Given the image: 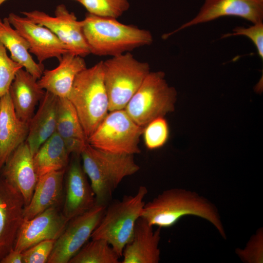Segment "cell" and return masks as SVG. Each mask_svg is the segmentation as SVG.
Returning a JSON list of instances; mask_svg holds the SVG:
<instances>
[{
    "instance_id": "9",
    "label": "cell",
    "mask_w": 263,
    "mask_h": 263,
    "mask_svg": "<svg viewBox=\"0 0 263 263\" xmlns=\"http://www.w3.org/2000/svg\"><path fill=\"white\" fill-rule=\"evenodd\" d=\"M106 207L95 206L70 219L56 240L47 263H69L91 238L104 215Z\"/></svg>"
},
{
    "instance_id": "6",
    "label": "cell",
    "mask_w": 263,
    "mask_h": 263,
    "mask_svg": "<svg viewBox=\"0 0 263 263\" xmlns=\"http://www.w3.org/2000/svg\"><path fill=\"white\" fill-rule=\"evenodd\" d=\"M103 70L109 112L124 109L150 72L148 63L130 52L103 61Z\"/></svg>"
},
{
    "instance_id": "11",
    "label": "cell",
    "mask_w": 263,
    "mask_h": 263,
    "mask_svg": "<svg viewBox=\"0 0 263 263\" xmlns=\"http://www.w3.org/2000/svg\"><path fill=\"white\" fill-rule=\"evenodd\" d=\"M62 207H50L32 219L23 220L13 249L22 253L40 242L58 239L69 221Z\"/></svg>"
},
{
    "instance_id": "12",
    "label": "cell",
    "mask_w": 263,
    "mask_h": 263,
    "mask_svg": "<svg viewBox=\"0 0 263 263\" xmlns=\"http://www.w3.org/2000/svg\"><path fill=\"white\" fill-rule=\"evenodd\" d=\"M224 16H235L252 23L262 22L263 3L257 0H205L197 14L179 28L165 34L167 38L177 32L194 25Z\"/></svg>"
},
{
    "instance_id": "14",
    "label": "cell",
    "mask_w": 263,
    "mask_h": 263,
    "mask_svg": "<svg viewBox=\"0 0 263 263\" xmlns=\"http://www.w3.org/2000/svg\"><path fill=\"white\" fill-rule=\"evenodd\" d=\"M7 19L11 25L26 40L29 53L37 57L38 63L52 57L60 60L70 53L67 47L48 28L34 22L26 17L10 13Z\"/></svg>"
},
{
    "instance_id": "1",
    "label": "cell",
    "mask_w": 263,
    "mask_h": 263,
    "mask_svg": "<svg viewBox=\"0 0 263 263\" xmlns=\"http://www.w3.org/2000/svg\"><path fill=\"white\" fill-rule=\"evenodd\" d=\"M187 215L207 220L226 238L218 210L214 205L195 192L183 189L172 188L163 191L145 204L141 217L149 225L161 228L172 226Z\"/></svg>"
},
{
    "instance_id": "24",
    "label": "cell",
    "mask_w": 263,
    "mask_h": 263,
    "mask_svg": "<svg viewBox=\"0 0 263 263\" xmlns=\"http://www.w3.org/2000/svg\"><path fill=\"white\" fill-rule=\"evenodd\" d=\"M64 140L57 133L45 141L33 156V162L38 178L53 171L66 169L69 155Z\"/></svg>"
},
{
    "instance_id": "4",
    "label": "cell",
    "mask_w": 263,
    "mask_h": 263,
    "mask_svg": "<svg viewBox=\"0 0 263 263\" xmlns=\"http://www.w3.org/2000/svg\"><path fill=\"white\" fill-rule=\"evenodd\" d=\"M67 98L75 107L88 139L109 112L103 61L77 75Z\"/></svg>"
},
{
    "instance_id": "17",
    "label": "cell",
    "mask_w": 263,
    "mask_h": 263,
    "mask_svg": "<svg viewBox=\"0 0 263 263\" xmlns=\"http://www.w3.org/2000/svg\"><path fill=\"white\" fill-rule=\"evenodd\" d=\"M161 228L154 231L142 217L136 221L131 241L122 253V263H158L160 260L159 244Z\"/></svg>"
},
{
    "instance_id": "18",
    "label": "cell",
    "mask_w": 263,
    "mask_h": 263,
    "mask_svg": "<svg viewBox=\"0 0 263 263\" xmlns=\"http://www.w3.org/2000/svg\"><path fill=\"white\" fill-rule=\"evenodd\" d=\"M28 123L17 115L9 92L0 97V171L13 153L25 141Z\"/></svg>"
},
{
    "instance_id": "7",
    "label": "cell",
    "mask_w": 263,
    "mask_h": 263,
    "mask_svg": "<svg viewBox=\"0 0 263 263\" xmlns=\"http://www.w3.org/2000/svg\"><path fill=\"white\" fill-rule=\"evenodd\" d=\"M177 92L167 83L164 72L150 71L124 109L144 128L153 119L173 112Z\"/></svg>"
},
{
    "instance_id": "8",
    "label": "cell",
    "mask_w": 263,
    "mask_h": 263,
    "mask_svg": "<svg viewBox=\"0 0 263 263\" xmlns=\"http://www.w3.org/2000/svg\"><path fill=\"white\" fill-rule=\"evenodd\" d=\"M143 130L125 109L110 111L88 138L87 142L94 148L112 153L139 154Z\"/></svg>"
},
{
    "instance_id": "5",
    "label": "cell",
    "mask_w": 263,
    "mask_h": 263,
    "mask_svg": "<svg viewBox=\"0 0 263 263\" xmlns=\"http://www.w3.org/2000/svg\"><path fill=\"white\" fill-rule=\"evenodd\" d=\"M147 193L146 187L140 186L134 196L125 195L121 200L111 201L92 234V239L105 240L122 257L125 245L132 238L135 223L141 217Z\"/></svg>"
},
{
    "instance_id": "21",
    "label": "cell",
    "mask_w": 263,
    "mask_h": 263,
    "mask_svg": "<svg viewBox=\"0 0 263 263\" xmlns=\"http://www.w3.org/2000/svg\"><path fill=\"white\" fill-rule=\"evenodd\" d=\"M38 80L21 68L16 73L9 90L17 116L27 123L34 114L36 107L45 92L39 85Z\"/></svg>"
},
{
    "instance_id": "33",
    "label": "cell",
    "mask_w": 263,
    "mask_h": 263,
    "mask_svg": "<svg viewBox=\"0 0 263 263\" xmlns=\"http://www.w3.org/2000/svg\"><path fill=\"white\" fill-rule=\"evenodd\" d=\"M0 263H23L22 253L12 249L1 260Z\"/></svg>"
},
{
    "instance_id": "22",
    "label": "cell",
    "mask_w": 263,
    "mask_h": 263,
    "mask_svg": "<svg viewBox=\"0 0 263 263\" xmlns=\"http://www.w3.org/2000/svg\"><path fill=\"white\" fill-rule=\"evenodd\" d=\"M58 99V97L45 91L37 112L28 123L25 141L33 156L40 146L56 132Z\"/></svg>"
},
{
    "instance_id": "3",
    "label": "cell",
    "mask_w": 263,
    "mask_h": 263,
    "mask_svg": "<svg viewBox=\"0 0 263 263\" xmlns=\"http://www.w3.org/2000/svg\"><path fill=\"white\" fill-rule=\"evenodd\" d=\"M80 157L83 170L90 180L94 194L95 206L107 207L122 180L140 169L134 161V155L102 151L88 143Z\"/></svg>"
},
{
    "instance_id": "35",
    "label": "cell",
    "mask_w": 263,
    "mask_h": 263,
    "mask_svg": "<svg viewBox=\"0 0 263 263\" xmlns=\"http://www.w3.org/2000/svg\"><path fill=\"white\" fill-rule=\"evenodd\" d=\"M258 1L261 2H263V0H257Z\"/></svg>"
},
{
    "instance_id": "31",
    "label": "cell",
    "mask_w": 263,
    "mask_h": 263,
    "mask_svg": "<svg viewBox=\"0 0 263 263\" xmlns=\"http://www.w3.org/2000/svg\"><path fill=\"white\" fill-rule=\"evenodd\" d=\"M56 240L40 242L22 252L23 263H46L52 252Z\"/></svg>"
},
{
    "instance_id": "27",
    "label": "cell",
    "mask_w": 263,
    "mask_h": 263,
    "mask_svg": "<svg viewBox=\"0 0 263 263\" xmlns=\"http://www.w3.org/2000/svg\"><path fill=\"white\" fill-rule=\"evenodd\" d=\"M79 2L89 14L116 19L130 7L128 0H80Z\"/></svg>"
},
{
    "instance_id": "36",
    "label": "cell",
    "mask_w": 263,
    "mask_h": 263,
    "mask_svg": "<svg viewBox=\"0 0 263 263\" xmlns=\"http://www.w3.org/2000/svg\"><path fill=\"white\" fill-rule=\"evenodd\" d=\"M77 0V1H79L80 0Z\"/></svg>"
},
{
    "instance_id": "10",
    "label": "cell",
    "mask_w": 263,
    "mask_h": 263,
    "mask_svg": "<svg viewBox=\"0 0 263 263\" xmlns=\"http://www.w3.org/2000/svg\"><path fill=\"white\" fill-rule=\"evenodd\" d=\"M22 13L34 22L49 29L65 44L70 53L83 57L91 54L83 35L82 20H78L65 5L56 6L54 17L38 10Z\"/></svg>"
},
{
    "instance_id": "30",
    "label": "cell",
    "mask_w": 263,
    "mask_h": 263,
    "mask_svg": "<svg viewBox=\"0 0 263 263\" xmlns=\"http://www.w3.org/2000/svg\"><path fill=\"white\" fill-rule=\"evenodd\" d=\"M248 27L237 26L232 32L224 35L222 38L232 36H243L249 38L255 46L260 57L263 58V22L252 23Z\"/></svg>"
},
{
    "instance_id": "15",
    "label": "cell",
    "mask_w": 263,
    "mask_h": 263,
    "mask_svg": "<svg viewBox=\"0 0 263 263\" xmlns=\"http://www.w3.org/2000/svg\"><path fill=\"white\" fill-rule=\"evenodd\" d=\"M25 206L21 194L0 175V261L14 248Z\"/></svg>"
},
{
    "instance_id": "2",
    "label": "cell",
    "mask_w": 263,
    "mask_h": 263,
    "mask_svg": "<svg viewBox=\"0 0 263 263\" xmlns=\"http://www.w3.org/2000/svg\"><path fill=\"white\" fill-rule=\"evenodd\" d=\"M82 31L90 53L114 56L153 42L148 30L123 24L116 19L88 13L82 20Z\"/></svg>"
},
{
    "instance_id": "26",
    "label": "cell",
    "mask_w": 263,
    "mask_h": 263,
    "mask_svg": "<svg viewBox=\"0 0 263 263\" xmlns=\"http://www.w3.org/2000/svg\"><path fill=\"white\" fill-rule=\"evenodd\" d=\"M120 258L107 241L92 239L84 245L69 263H119Z\"/></svg>"
},
{
    "instance_id": "16",
    "label": "cell",
    "mask_w": 263,
    "mask_h": 263,
    "mask_svg": "<svg viewBox=\"0 0 263 263\" xmlns=\"http://www.w3.org/2000/svg\"><path fill=\"white\" fill-rule=\"evenodd\" d=\"M0 175L21 194L25 206H27L38 176L34 165L33 155L26 141L13 152L0 170Z\"/></svg>"
},
{
    "instance_id": "29",
    "label": "cell",
    "mask_w": 263,
    "mask_h": 263,
    "mask_svg": "<svg viewBox=\"0 0 263 263\" xmlns=\"http://www.w3.org/2000/svg\"><path fill=\"white\" fill-rule=\"evenodd\" d=\"M23 67L13 60L0 42V97L9 92L17 72Z\"/></svg>"
},
{
    "instance_id": "32",
    "label": "cell",
    "mask_w": 263,
    "mask_h": 263,
    "mask_svg": "<svg viewBox=\"0 0 263 263\" xmlns=\"http://www.w3.org/2000/svg\"><path fill=\"white\" fill-rule=\"evenodd\" d=\"M239 256L246 262L262 263L263 262V233L260 230L248 243L244 250H238Z\"/></svg>"
},
{
    "instance_id": "19",
    "label": "cell",
    "mask_w": 263,
    "mask_h": 263,
    "mask_svg": "<svg viewBox=\"0 0 263 263\" xmlns=\"http://www.w3.org/2000/svg\"><path fill=\"white\" fill-rule=\"evenodd\" d=\"M66 169L50 172L38 178L32 198L24 207L23 220L32 219L50 207L62 206Z\"/></svg>"
},
{
    "instance_id": "25",
    "label": "cell",
    "mask_w": 263,
    "mask_h": 263,
    "mask_svg": "<svg viewBox=\"0 0 263 263\" xmlns=\"http://www.w3.org/2000/svg\"><path fill=\"white\" fill-rule=\"evenodd\" d=\"M56 133L64 140L77 139L87 141L77 112L67 98L58 97Z\"/></svg>"
},
{
    "instance_id": "20",
    "label": "cell",
    "mask_w": 263,
    "mask_h": 263,
    "mask_svg": "<svg viewBox=\"0 0 263 263\" xmlns=\"http://www.w3.org/2000/svg\"><path fill=\"white\" fill-rule=\"evenodd\" d=\"M58 65L52 70H44L38 80L39 85L60 98H67L74 82L86 64L83 57L67 53L59 60Z\"/></svg>"
},
{
    "instance_id": "23",
    "label": "cell",
    "mask_w": 263,
    "mask_h": 263,
    "mask_svg": "<svg viewBox=\"0 0 263 263\" xmlns=\"http://www.w3.org/2000/svg\"><path fill=\"white\" fill-rule=\"evenodd\" d=\"M0 42L11 53L10 57L38 79L44 70L42 63H37L30 54L26 40L10 23L7 18L0 19Z\"/></svg>"
},
{
    "instance_id": "28",
    "label": "cell",
    "mask_w": 263,
    "mask_h": 263,
    "mask_svg": "<svg viewBox=\"0 0 263 263\" xmlns=\"http://www.w3.org/2000/svg\"><path fill=\"white\" fill-rule=\"evenodd\" d=\"M142 135L148 149L153 150L163 147L167 142L169 135L167 120L163 116L153 119L144 128Z\"/></svg>"
},
{
    "instance_id": "13",
    "label": "cell",
    "mask_w": 263,
    "mask_h": 263,
    "mask_svg": "<svg viewBox=\"0 0 263 263\" xmlns=\"http://www.w3.org/2000/svg\"><path fill=\"white\" fill-rule=\"evenodd\" d=\"M73 156L65 173V193L62 212L69 220L95 206L94 191L81 164L80 155Z\"/></svg>"
},
{
    "instance_id": "34",
    "label": "cell",
    "mask_w": 263,
    "mask_h": 263,
    "mask_svg": "<svg viewBox=\"0 0 263 263\" xmlns=\"http://www.w3.org/2000/svg\"><path fill=\"white\" fill-rule=\"evenodd\" d=\"M7 0H0V5Z\"/></svg>"
}]
</instances>
